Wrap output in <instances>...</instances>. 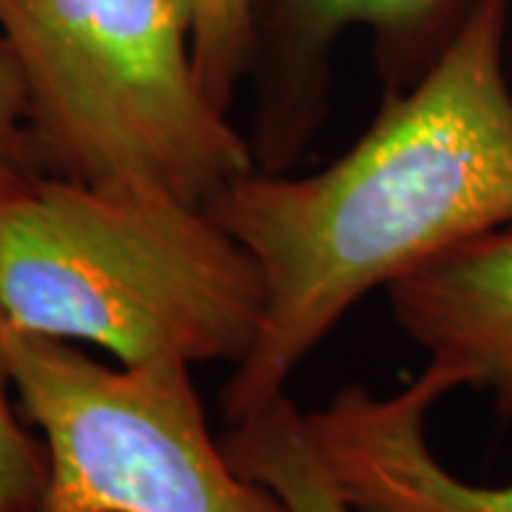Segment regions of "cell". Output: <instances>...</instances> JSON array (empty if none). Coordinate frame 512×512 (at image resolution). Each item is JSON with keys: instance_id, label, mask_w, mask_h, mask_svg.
<instances>
[{"instance_id": "obj_2", "label": "cell", "mask_w": 512, "mask_h": 512, "mask_svg": "<svg viewBox=\"0 0 512 512\" xmlns=\"http://www.w3.org/2000/svg\"><path fill=\"white\" fill-rule=\"evenodd\" d=\"M0 305L9 328L89 342L117 365H239L265 288L202 202L29 174L0 214Z\"/></svg>"}, {"instance_id": "obj_4", "label": "cell", "mask_w": 512, "mask_h": 512, "mask_svg": "<svg viewBox=\"0 0 512 512\" xmlns=\"http://www.w3.org/2000/svg\"><path fill=\"white\" fill-rule=\"evenodd\" d=\"M3 345L20 416L46 450L37 512H291L231 467L191 365L109 367L9 325Z\"/></svg>"}, {"instance_id": "obj_8", "label": "cell", "mask_w": 512, "mask_h": 512, "mask_svg": "<svg viewBox=\"0 0 512 512\" xmlns=\"http://www.w3.org/2000/svg\"><path fill=\"white\" fill-rule=\"evenodd\" d=\"M220 444L237 473L274 490L291 512H348L288 393L231 424Z\"/></svg>"}, {"instance_id": "obj_11", "label": "cell", "mask_w": 512, "mask_h": 512, "mask_svg": "<svg viewBox=\"0 0 512 512\" xmlns=\"http://www.w3.org/2000/svg\"><path fill=\"white\" fill-rule=\"evenodd\" d=\"M0 154L26 168L23 103H20L18 80H15V74H12L3 55H0Z\"/></svg>"}, {"instance_id": "obj_3", "label": "cell", "mask_w": 512, "mask_h": 512, "mask_svg": "<svg viewBox=\"0 0 512 512\" xmlns=\"http://www.w3.org/2000/svg\"><path fill=\"white\" fill-rule=\"evenodd\" d=\"M0 55L32 174L208 205L256 168L202 89L188 0H0Z\"/></svg>"}, {"instance_id": "obj_9", "label": "cell", "mask_w": 512, "mask_h": 512, "mask_svg": "<svg viewBox=\"0 0 512 512\" xmlns=\"http://www.w3.org/2000/svg\"><path fill=\"white\" fill-rule=\"evenodd\" d=\"M32 171L0 154V214ZM6 316L0 305V512H37L46 490L43 441L20 421L12 404V373L6 359Z\"/></svg>"}, {"instance_id": "obj_1", "label": "cell", "mask_w": 512, "mask_h": 512, "mask_svg": "<svg viewBox=\"0 0 512 512\" xmlns=\"http://www.w3.org/2000/svg\"><path fill=\"white\" fill-rule=\"evenodd\" d=\"M510 0H476L413 86L382 97L353 146L313 174L225 185L211 214L254 256L265 305L222 387L228 424L279 396L367 293L512 225Z\"/></svg>"}, {"instance_id": "obj_7", "label": "cell", "mask_w": 512, "mask_h": 512, "mask_svg": "<svg viewBox=\"0 0 512 512\" xmlns=\"http://www.w3.org/2000/svg\"><path fill=\"white\" fill-rule=\"evenodd\" d=\"M396 325L450 382L512 419V225L436 256L387 288Z\"/></svg>"}, {"instance_id": "obj_5", "label": "cell", "mask_w": 512, "mask_h": 512, "mask_svg": "<svg viewBox=\"0 0 512 512\" xmlns=\"http://www.w3.org/2000/svg\"><path fill=\"white\" fill-rule=\"evenodd\" d=\"M476 0H254L256 168L288 171L325 123L330 55L359 26L373 37L382 97L413 86Z\"/></svg>"}, {"instance_id": "obj_6", "label": "cell", "mask_w": 512, "mask_h": 512, "mask_svg": "<svg viewBox=\"0 0 512 512\" xmlns=\"http://www.w3.org/2000/svg\"><path fill=\"white\" fill-rule=\"evenodd\" d=\"M453 390L441 370L424 365L399 393L350 384L305 413L313 450L348 512H512V481H461L427 444V413Z\"/></svg>"}, {"instance_id": "obj_10", "label": "cell", "mask_w": 512, "mask_h": 512, "mask_svg": "<svg viewBox=\"0 0 512 512\" xmlns=\"http://www.w3.org/2000/svg\"><path fill=\"white\" fill-rule=\"evenodd\" d=\"M194 66L205 94L228 111L254 63V0H188Z\"/></svg>"}]
</instances>
